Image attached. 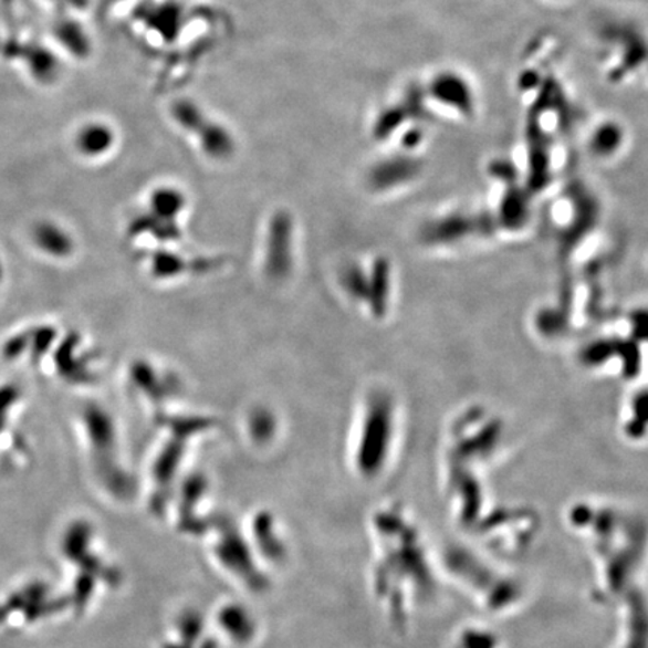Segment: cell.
I'll list each match as a JSON object with an SVG mask.
<instances>
[{"mask_svg": "<svg viewBox=\"0 0 648 648\" xmlns=\"http://www.w3.org/2000/svg\"><path fill=\"white\" fill-rule=\"evenodd\" d=\"M56 35L59 41L65 45L70 52L84 56L90 52V42H87L86 33L74 21H62L58 24Z\"/></svg>", "mask_w": 648, "mask_h": 648, "instance_id": "cell-6", "label": "cell"}, {"mask_svg": "<svg viewBox=\"0 0 648 648\" xmlns=\"http://www.w3.org/2000/svg\"><path fill=\"white\" fill-rule=\"evenodd\" d=\"M175 117L185 128L199 134L201 146L206 153L215 158L226 157L233 150V142L230 134L220 125L206 119L203 113L194 104L179 103L175 107Z\"/></svg>", "mask_w": 648, "mask_h": 648, "instance_id": "cell-1", "label": "cell"}, {"mask_svg": "<svg viewBox=\"0 0 648 648\" xmlns=\"http://www.w3.org/2000/svg\"><path fill=\"white\" fill-rule=\"evenodd\" d=\"M58 2H59V0H58Z\"/></svg>", "mask_w": 648, "mask_h": 648, "instance_id": "cell-7", "label": "cell"}, {"mask_svg": "<svg viewBox=\"0 0 648 648\" xmlns=\"http://www.w3.org/2000/svg\"><path fill=\"white\" fill-rule=\"evenodd\" d=\"M116 145V132L104 121H90L74 136L75 150L83 158L96 159L111 154Z\"/></svg>", "mask_w": 648, "mask_h": 648, "instance_id": "cell-3", "label": "cell"}, {"mask_svg": "<svg viewBox=\"0 0 648 648\" xmlns=\"http://www.w3.org/2000/svg\"><path fill=\"white\" fill-rule=\"evenodd\" d=\"M32 241L38 250L53 259L65 260L74 254L73 236L53 221L38 222L32 229Z\"/></svg>", "mask_w": 648, "mask_h": 648, "instance_id": "cell-4", "label": "cell"}, {"mask_svg": "<svg viewBox=\"0 0 648 648\" xmlns=\"http://www.w3.org/2000/svg\"><path fill=\"white\" fill-rule=\"evenodd\" d=\"M429 94L437 103L462 116H471L474 112V94L470 83L461 74L443 71L437 74L429 84Z\"/></svg>", "mask_w": 648, "mask_h": 648, "instance_id": "cell-2", "label": "cell"}, {"mask_svg": "<svg viewBox=\"0 0 648 648\" xmlns=\"http://www.w3.org/2000/svg\"><path fill=\"white\" fill-rule=\"evenodd\" d=\"M623 128L617 122H604L593 132L592 147L597 155H612L620 149Z\"/></svg>", "mask_w": 648, "mask_h": 648, "instance_id": "cell-5", "label": "cell"}]
</instances>
